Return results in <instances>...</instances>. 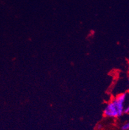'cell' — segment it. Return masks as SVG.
Here are the masks:
<instances>
[{
	"mask_svg": "<svg viewBox=\"0 0 129 130\" xmlns=\"http://www.w3.org/2000/svg\"><path fill=\"white\" fill-rule=\"evenodd\" d=\"M127 98L128 94L126 93L118 94L105 107L103 110L104 116L109 118H118L123 115L125 108V102Z\"/></svg>",
	"mask_w": 129,
	"mask_h": 130,
	"instance_id": "obj_1",
	"label": "cell"
},
{
	"mask_svg": "<svg viewBox=\"0 0 129 130\" xmlns=\"http://www.w3.org/2000/svg\"><path fill=\"white\" fill-rule=\"evenodd\" d=\"M121 130H129V122L125 123L121 127Z\"/></svg>",
	"mask_w": 129,
	"mask_h": 130,
	"instance_id": "obj_2",
	"label": "cell"
},
{
	"mask_svg": "<svg viewBox=\"0 0 129 130\" xmlns=\"http://www.w3.org/2000/svg\"><path fill=\"white\" fill-rule=\"evenodd\" d=\"M124 113L129 114V104L128 105V106L125 108V110H124Z\"/></svg>",
	"mask_w": 129,
	"mask_h": 130,
	"instance_id": "obj_3",
	"label": "cell"
},
{
	"mask_svg": "<svg viewBox=\"0 0 129 130\" xmlns=\"http://www.w3.org/2000/svg\"><path fill=\"white\" fill-rule=\"evenodd\" d=\"M97 127H98V128H97L98 129H100L102 128V125L99 124H98V126H97Z\"/></svg>",
	"mask_w": 129,
	"mask_h": 130,
	"instance_id": "obj_4",
	"label": "cell"
},
{
	"mask_svg": "<svg viewBox=\"0 0 129 130\" xmlns=\"http://www.w3.org/2000/svg\"><path fill=\"white\" fill-rule=\"evenodd\" d=\"M128 75H129V67H128Z\"/></svg>",
	"mask_w": 129,
	"mask_h": 130,
	"instance_id": "obj_5",
	"label": "cell"
}]
</instances>
